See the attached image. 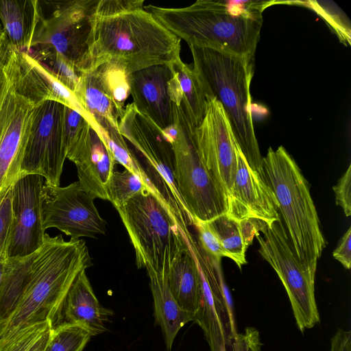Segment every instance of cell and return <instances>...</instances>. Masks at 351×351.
Masks as SVG:
<instances>
[{"label": "cell", "instance_id": "1", "mask_svg": "<svg viewBox=\"0 0 351 351\" xmlns=\"http://www.w3.org/2000/svg\"><path fill=\"white\" fill-rule=\"evenodd\" d=\"M143 0H98L91 16L88 69L110 64L128 75L170 64L181 40L144 9Z\"/></svg>", "mask_w": 351, "mask_h": 351}, {"label": "cell", "instance_id": "2", "mask_svg": "<svg viewBox=\"0 0 351 351\" xmlns=\"http://www.w3.org/2000/svg\"><path fill=\"white\" fill-rule=\"evenodd\" d=\"M86 242L46 234L43 245L28 255L22 290L8 318L0 324V351L22 330L54 322L77 275L92 265Z\"/></svg>", "mask_w": 351, "mask_h": 351}, {"label": "cell", "instance_id": "3", "mask_svg": "<svg viewBox=\"0 0 351 351\" xmlns=\"http://www.w3.org/2000/svg\"><path fill=\"white\" fill-rule=\"evenodd\" d=\"M263 1L197 0L184 8L148 5L168 30L189 45L208 47L254 61L263 18Z\"/></svg>", "mask_w": 351, "mask_h": 351}, {"label": "cell", "instance_id": "4", "mask_svg": "<svg viewBox=\"0 0 351 351\" xmlns=\"http://www.w3.org/2000/svg\"><path fill=\"white\" fill-rule=\"evenodd\" d=\"M51 99L27 52L8 44L0 84V197L21 177L37 106Z\"/></svg>", "mask_w": 351, "mask_h": 351}, {"label": "cell", "instance_id": "5", "mask_svg": "<svg viewBox=\"0 0 351 351\" xmlns=\"http://www.w3.org/2000/svg\"><path fill=\"white\" fill-rule=\"evenodd\" d=\"M189 47L193 69L206 98L221 104L238 147L249 166L259 173L263 156L254 128L250 90L254 61L211 48Z\"/></svg>", "mask_w": 351, "mask_h": 351}, {"label": "cell", "instance_id": "6", "mask_svg": "<svg viewBox=\"0 0 351 351\" xmlns=\"http://www.w3.org/2000/svg\"><path fill=\"white\" fill-rule=\"evenodd\" d=\"M260 176L271 189L292 247L304 265L315 271L326 246L309 185L283 146L269 147L262 158Z\"/></svg>", "mask_w": 351, "mask_h": 351}, {"label": "cell", "instance_id": "7", "mask_svg": "<svg viewBox=\"0 0 351 351\" xmlns=\"http://www.w3.org/2000/svg\"><path fill=\"white\" fill-rule=\"evenodd\" d=\"M128 232L138 269L167 279L173 264L188 250L182 229L167 204L145 189L116 208Z\"/></svg>", "mask_w": 351, "mask_h": 351}, {"label": "cell", "instance_id": "8", "mask_svg": "<svg viewBox=\"0 0 351 351\" xmlns=\"http://www.w3.org/2000/svg\"><path fill=\"white\" fill-rule=\"evenodd\" d=\"M195 129L178 110L176 123L162 132L173 151L176 182L191 220L209 221L226 213L227 197L197 154Z\"/></svg>", "mask_w": 351, "mask_h": 351}, {"label": "cell", "instance_id": "9", "mask_svg": "<svg viewBox=\"0 0 351 351\" xmlns=\"http://www.w3.org/2000/svg\"><path fill=\"white\" fill-rule=\"evenodd\" d=\"M119 130L144 158L146 174L157 195L167 204L180 226L192 225L174 175V155L162 131L131 103L124 108Z\"/></svg>", "mask_w": 351, "mask_h": 351}, {"label": "cell", "instance_id": "10", "mask_svg": "<svg viewBox=\"0 0 351 351\" xmlns=\"http://www.w3.org/2000/svg\"><path fill=\"white\" fill-rule=\"evenodd\" d=\"M255 237L258 252L274 269L288 295L298 329L304 332L320 322L315 297L313 271L300 261L281 218L267 224Z\"/></svg>", "mask_w": 351, "mask_h": 351}, {"label": "cell", "instance_id": "11", "mask_svg": "<svg viewBox=\"0 0 351 351\" xmlns=\"http://www.w3.org/2000/svg\"><path fill=\"white\" fill-rule=\"evenodd\" d=\"M97 1H43L51 12L45 16L41 11L29 51L55 53L80 72L86 70L91 16Z\"/></svg>", "mask_w": 351, "mask_h": 351}, {"label": "cell", "instance_id": "12", "mask_svg": "<svg viewBox=\"0 0 351 351\" xmlns=\"http://www.w3.org/2000/svg\"><path fill=\"white\" fill-rule=\"evenodd\" d=\"M64 110V104L52 99H46L37 106L24 152L21 177L38 175L45 183L60 186L66 158Z\"/></svg>", "mask_w": 351, "mask_h": 351}, {"label": "cell", "instance_id": "13", "mask_svg": "<svg viewBox=\"0 0 351 351\" xmlns=\"http://www.w3.org/2000/svg\"><path fill=\"white\" fill-rule=\"evenodd\" d=\"M94 199L78 181L63 187L45 182L41 194L45 230L57 228L73 239L104 235L107 222L99 215Z\"/></svg>", "mask_w": 351, "mask_h": 351}, {"label": "cell", "instance_id": "14", "mask_svg": "<svg viewBox=\"0 0 351 351\" xmlns=\"http://www.w3.org/2000/svg\"><path fill=\"white\" fill-rule=\"evenodd\" d=\"M191 252L201 277L199 304L193 322L202 329L210 351H228L238 333L220 264L212 261L201 248H195Z\"/></svg>", "mask_w": 351, "mask_h": 351}, {"label": "cell", "instance_id": "15", "mask_svg": "<svg viewBox=\"0 0 351 351\" xmlns=\"http://www.w3.org/2000/svg\"><path fill=\"white\" fill-rule=\"evenodd\" d=\"M193 139L202 162L228 197L237 169L236 142L226 114L215 99H206L204 117L193 130Z\"/></svg>", "mask_w": 351, "mask_h": 351}, {"label": "cell", "instance_id": "16", "mask_svg": "<svg viewBox=\"0 0 351 351\" xmlns=\"http://www.w3.org/2000/svg\"><path fill=\"white\" fill-rule=\"evenodd\" d=\"M44 178L29 174L12 185V226L7 258L30 255L43 245L47 233L43 227L41 194Z\"/></svg>", "mask_w": 351, "mask_h": 351}, {"label": "cell", "instance_id": "17", "mask_svg": "<svg viewBox=\"0 0 351 351\" xmlns=\"http://www.w3.org/2000/svg\"><path fill=\"white\" fill-rule=\"evenodd\" d=\"M236 153L237 169L227 197L226 214L237 221L256 219L268 225L279 221L278 202L271 189L249 166L237 143Z\"/></svg>", "mask_w": 351, "mask_h": 351}, {"label": "cell", "instance_id": "18", "mask_svg": "<svg viewBox=\"0 0 351 351\" xmlns=\"http://www.w3.org/2000/svg\"><path fill=\"white\" fill-rule=\"evenodd\" d=\"M170 64L151 66L128 76L130 94L136 110L164 131L176 123L177 108L169 95Z\"/></svg>", "mask_w": 351, "mask_h": 351}, {"label": "cell", "instance_id": "19", "mask_svg": "<svg viewBox=\"0 0 351 351\" xmlns=\"http://www.w3.org/2000/svg\"><path fill=\"white\" fill-rule=\"evenodd\" d=\"M66 158L77 167L82 189L93 198L108 201V185L116 161L95 127L88 121Z\"/></svg>", "mask_w": 351, "mask_h": 351}, {"label": "cell", "instance_id": "20", "mask_svg": "<svg viewBox=\"0 0 351 351\" xmlns=\"http://www.w3.org/2000/svg\"><path fill=\"white\" fill-rule=\"evenodd\" d=\"M120 88L119 79L100 66L82 72L74 95L85 118L105 119L118 125L124 111L117 99Z\"/></svg>", "mask_w": 351, "mask_h": 351}, {"label": "cell", "instance_id": "21", "mask_svg": "<svg viewBox=\"0 0 351 351\" xmlns=\"http://www.w3.org/2000/svg\"><path fill=\"white\" fill-rule=\"evenodd\" d=\"M112 314L97 300L84 270L77 275L67 291L56 317V325H77L95 336L107 330L106 324Z\"/></svg>", "mask_w": 351, "mask_h": 351}, {"label": "cell", "instance_id": "22", "mask_svg": "<svg viewBox=\"0 0 351 351\" xmlns=\"http://www.w3.org/2000/svg\"><path fill=\"white\" fill-rule=\"evenodd\" d=\"M40 15L38 0H0L2 31L9 45L19 51H29Z\"/></svg>", "mask_w": 351, "mask_h": 351}, {"label": "cell", "instance_id": "23", "mask_svg": "<svg viewBox=\"0 0 351 351\" xmlns=\"http://www.w3.org/2000/svg\"><path fill=\"white\" fill-rule=\"evenodd\" d=\"M173 75L169 82V95L176 108L192 127L196 128L204 115L206 98L193 69L180 57L170 63Z\"/></svg>", "mask_w": 351, "mask_h": 351}, {"label": "cell", "instance_id": "24", "mask_svg": "<svg viewBox=\"0 0 351 351\" xmlns=\"http://www.w3.org/2000/svg\"><path fill=\"white\" fill-rule=\"evenodd\" d=\"M146 270L154 299L156 322L160 326L165 345L168 350H170L179 330L193 319L176 301L169 288L167 279L160 276L151 269Z\"/></svg>", "mask_w": 351, "mask_h": 351}, {"label": "cell", "instance_id": "25", "mask_svg": "<svg viewBox=\"0 0 351 351\" xmlns=\"http://www.w3.org/2000/svg\"><path fill=\"white\" fill-rule=\"evenodd\" d=\"M167 280L178 305L193 320L199 304L201 277L196 260L189 247L172 266Z\"/></svg>", "mask_w": 351, "mask_h": 351}, {"label": "cell", "instance_id": "26", "mask_svg": "<svg viewBox=\"0 0 351 351\" xmlns=\"http://www.w3.org/2000/svg\"><path fill=\"white\" fill-rule=\"evenodd\" d=\"M97 130L108 149L112 154L116 163L123 165L125 169L137 175L145 186L157 195L144 167L138 160L134 154L129 148L125 138L121 134L118 125H115L105 119L86 118Z\"/></svg>", "mask_w": 351, "mask_h": 351}, {"label": "cell", "instance_id": "27", "mask_svg": "<svg viewBox=\"0 0 351 351\" xmlns=\"http://www.w3.org/2000/svg\"><path fill=\"white\" fill-rule=\"evenodd\" d=\"M207 223L217 236L226 257L241 269L242 266L247 263L245 253L248 245L241 222L224 213Z\"/></svg>", "mask_w": 351, "mask_h": 351}, {"label": "cell", "instance_id": "28", "mask_svg": "<svg viewBox=\"0 0 351 351\" xmlns=\"http://www.w3.org/2000/svg\"><path fill=\"white\" fill-rule=\"evenodd\" d=\"M145 189L148 188L137 175L125 169L114 171L108 185V201L117 208Z\"/></svg>", "mask_w": 351, "mask_h": 351}, {"label": "cell", "instance_id": "29", "mask_svg": "<svg viewBox=\"0 0 351 351\" xmlns=\"http://www.w3.org/2000/svg\"><path fill=\"white\" fill-rule=\"evenodd\" d=\"M91 337V334L81 326L58 324L53 327L45 351H83Z\"/></svg>", "mask_w": 351, "mask_h": 351}, {"label": "cell", "instance_id": "30", "mask_svg": "<svg viewBox=\"0 0 351 351\" xmlns=\"http://www.w3.org/2000/svg\"><path fill=\"white\" fill-rule=\"evenodd\" d=\"M53 325L46 321L22 330L1 351H45Z\"/></svg>", "mask_w": 351, "mask_h": 351}, {"label": "cell", "instance_id": "31", "mask_svg": "<svg viewBox=\"0 0 351 351\" xmlns=\"http://www.w3.org/2000/svg\"><path fill=\"white\" fill-rule=\"evenodd\" d=\"M12 185L0 197V258L6 260L12 226Z\"/></svg>", "mask_w": 351, "mask_h": 351}, {"label": "cell", "instance_id": "32", "mask_svg": "<svg viewBox=\"0 0 351 351\" xmlns=\"http://www.w3.org/2000/svg\"><path fill=\"white\" fill-rule=\"evenodd\" d=\"M192 225L197 229L199 245L202 250L215 263L220 264L221 258L226 257V254L207 221L193 218Z\"/></svg>", "mask_w": 351, "mask_h": 351}, {"label": "cell", "instance_id": "33", "mask_svg": "<svg viewBox=\"0 0 351 351\" xmlns=\"http://www.w3.org/2000/svg\"><path fill=\"white\" fill-rule=\"evenodd\" d=\"M337 205L341 206L346 217L351 215V165L332 187Z\"/></svg>", "mask_w": 351, "mask_h": 351}, {"label": "cell", "instance_id": "34", "mask_svg": "<svg viewBox=\"0 0 351 351\" xmlns=\"http://www.w3.org/2000/svg\"><path fill=\"white\" fill-rule=\"evenodd\" d=\"M332 256L340 262L344 268L351 266V228L350 227L339 241L332 252Z\"/></svg>", "mask_w": 351, "mask_h": 351}, {"label": "cell", "instance_id": "35", "mask_svg": "<svg viewBox=\"0 0 351 351\" xmlns=\"http://www.w3.org/2000/svg\"><path fill=\"white\" fill-rule=\"evenodd\" d=\"M330 351H351V332L339 328L330 341Z\"/></svg>", "mask_w": 351, "mask_h": 351}, {"label": "cell", "instance_id": "36", "mask_svg": "<svg viewBox=\"0 0 351 351\" xmlns=\"http://www.w3.org/2000/svg\"><path fill=\"white\" fill-rule=\"evenodd\" d=\"M8 42L2 31L0 32V84L3 77V66L8 52Z\"/></svg>", "mask_w": 351, "mask_h": 351}, {"label": "cell", "instance_id": "37", "mask_svg": "<svg viewBox=\"0 0 351 351\" xmlns=\"http://www.w3.org/2000/svg\"><path fill=\"white\" fill-rule=\"evenodd\" d=\"M6 261H7V259L5 260V259L0 258V287H1L3 278Z\"/></svg>", "mask_w": 351, "mask_h": 351}, {"label": "cell", "instance_id": "38", "mask_svg": "<svg viewBox=\"0 0 351 351\" xmlns=\"http://www.w3.org/2000/svg\"><path fill=\"white\" fill-rule=\"evenodd\" d=\"M1 25H0V32H1Z\"/></svg>", "mask_w": 351, "mask_h": 351}]
</instances>
